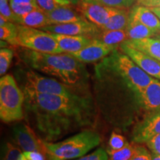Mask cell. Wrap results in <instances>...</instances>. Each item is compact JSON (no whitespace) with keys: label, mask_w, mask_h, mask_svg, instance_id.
Returning a JSON list of instances; mask_svg holds the SVG:
<instances>
[{"label":"cell","mask_w":160,"mask_h":160,"mask_svg":"<svg viewBox=\"0 0 160 160\" xmlns=\"http://www.w3.org/2000/svg\"><path fill=\"white\" fill-rule=\"evenodd\" d=\"M18 25L0 15V39L13 45L18 36Z\"/></svg>","instance_id":"cell-23"},{"label":"cell","mask_w":160,"mask_h":160,"mask_svg":"<svg viewBox=\"0 0 160 160\" xmlns=\"http://www.w3.org/2000/svg\"><path fill=\"white\" fill-rule=\"evenodd\" d=\"M13 57V52L11 49L2 48L0 50V75L3 77L8 70Z\"/></svg>","instance_id":"cell-28"},{"label":"cell","mask_w":160,"mask_h":160,"mask_svg":"<svg viewBox=\"0 0 160 160\" xmlns=\"http://www.w3.org/2000/svg\"><path fill=\"white\" fill-rule=\"evenodd\" d=\"M77 6L80 14L99 28L105 25L118 10L85 1H81Z\"/></svg>","instance_id":"cell-10"},{"label":"cell","mask_w":160,"mask_h":160,"mask_svg":"<svg viewBox=\"0 0 160 160\" xmlns=\"http://www.w3.org/2000/svg\"><path fill=\"white\" fill-rule=\"evenodd\" d=\"M43 153L39 151H25L19 156V160H45Z\"/></svg>","instance_id":"cell-34"},{"label":"cell","mask_w":160,"mask_h":160,"mask_svg":"<svg viewBox=\"0 0 160 160\" xmlns=\"http://www.w3.org/2000/svg\"><path fill=\"white\" fill-rule=\"evenodd\" d=\"M109 56L118 71L125 78L138 94L139 101L140 93L151 82L153 78L140 68L125 53H121L116 49Z\"/></svg>","instance_id":"cell-7"},{"label":"cell","mask_w":160,"mask_h":160,"mask_svg":"<svg viewBox=\"0 0 160 160\" xmlns=\"http://www.w3.org/2000/svg\"><path fill=\"white\" fill-rule=\"evenodd\" d=\"M130 13L126 9H118L110 18L105 25L99 28L100 31H119L125 30L129 22Z\"/></svg>","instance_id":"cell-21"},{"label":"cell","mask_w":160,"mask_h":160,"mask_svg":"<svg viewBox=\"0 0 160 160\" xmlns=\"http://www.w3.org/2000/svg\"><path fill=\"white\" fill-rule=\"evenodd\" d=\"M48 160H71L82 157L97 147L101 137L91 129L76 133L62 141L48 142L42 140Z\"/></svg>","instance_id":"cell-3"},{"label":"cell","mask_w":160,"mask_h":160,"mask_svg":"<svg viewBox=\"0 0 160 160\" xmlns=\"http://www.w3.org/2000/svg\"><path fill=\"white\" fill-rule=\"evenodd\" d=\"M120 48L141 69L151 77L160 80V62L143 52L121 44Z\"/></svg>","instance_id":"cell-13"},{"label":"cell","mask_w":160,"mask_h":160,"mask_svg":"<svg viewBox=\"0 0 160 160\" xmlns=\"http://www.w3.org/2000/svg\"><path fill=\"white\" fill-rule=\"evenodd\" d=\"M122 44L140 51L160 62V39L157 37L142 39H128Z\"/></svg>","instance_id":"cell-17"},{"label":"cell","mask_w":160,"mask_h":160,"mask_svg":"<svg viewBox=\"0 0 160 160\" xmlns=\"http://www.w3.org/2000/svg\"><path fill=\"white\" fill-rule=\"evenodd\" d=\"M137 2L147 8H160V0H138Z\"/></svg>","instance_id":"cell-36"},{"label":"cell","mask_w":160,"mask_h":160,"mask_svg":"<svg viewBox=\"0 0 160 160\" xmlns=\"http://www.w3.org/2000/svg\"><path fill=\"white\" fill-rule=\"evenodd\" d=\"M128 39L136 40L157 37V32L146 27L130 13L129 22L125 29Z\"/></svg>","instance_id":"cell-19"},{"label":"cell","mask_w":160,"mask_h":160,"mask_svg":"<svg viewBox=\"0 0 160 160\" xmlns=\"http://www.w3.org/2000/svg\"><path fill=\"white\" fill-rule=\"evenodd\" d=\"M12 10L17 16H23L32 12L40 8L37 3H22V4H11Z\"/></svg>","instance_id":"cell-30"},{"label":"cell","mask_w":160,"mask_h":160,"mask_svg":"<svg viewBox=\"0 0 160 160\" xmlns=\"http://www.w3.org/2000/svg\"><path fill=\"white\" fill-rule=\"evenodd\" d=\"M158 134H160V110L151 112L143 121L136 126L131 139L133 142L146 143Z\"/></svg>","instance_id":"cell-12"},{"label":"cell","mask_w":160,"mask_h":160,"mask_svg":"<svg viewBox=\"0 0 160 160\" xmlns=\"http://www.w3.org/2000/svg\"><path fill=\"white\" fill-rule=\"evenodd\" d=\"M11 4H22V3H37L36 0H10Z\"/></svg>","instance_id":"cell-37"},{"label":"cell","mask_w":160,"mask_h":160,"mask_svg":"<svg viewBox=\"0 0 160 160\" xmlns=\"http://www.w3.org/2000/svg\"><path fill=\"white\" fill-rule=\"evenodd\" d=\"M17 25L41 29L45 26L49 25V23L46 12L39 8L30 12L25 15L20 17L19 16Z\"/></svg>","instance_id":"cell-20"},{"label":"cell","mask_w":160,"mask_h":160,"mask_svg":"<svg viewBox=\"0 0 160 160\" xmlns=\"http://www.w3.org/2000/svg\"><path fill=\"white\" fill-rule=\"evenodd\" d=\"M18 36L13 45L40 53H62L54 38L41 29L18 25Z\"/></svg>","instance_id":"cell-6"},{"label":"cell","mask_w":160,"mask_h":160,"mask_svg":"<svg viewBox=\"0 0 160 160\" xmlns=\"http://www.w3.org/2000/svg\"><path fill=\"white\" fill-rule=\"evenodd\" d=\"M94 39H99L108 45H121L128 39L125 30L119 31H100Z\"/></svg>","instance_id":"cell-22"},{"label":"cell","mask_w":160,"mask_h":160,"mask_svg":"<svg viewBox=\"0 0 160 160\" xmlns=\"http://www.w3.org/2000/svg\"><path fill=\"white\" fill-rule=\"evenodd\" d=\"M130 13L146 27L149 28L159 34L160 20L149 8L142 5L136 6L132 9Z\"/></svg>","instance_id":"cell-18"},{"label":"cell","mask_w":160,"mask_h":160,"mask_svg":"<svg viewBox=\"0 0 160 160\" xmlns=\"http://www.w3.org/2000/svg\"><path fill=\"white\" fill-rule=\"evenodd\" d=\"M156 37L158 38V39H160V33H159V34H158Z\"/></svg>","instance_id":"cell-41"},{"label":"cell","mask_w":160,"mask_h":160,"mask_svg":"<svg viewBox=\"0 0 160 160\" xmlns=\"http://www.w3.org/2000/svg\"><path fill=\"white\" fill-rule=\"evenodd\" d=\"M20 57L28 67L36 71L79 91L86 89L88 73L84 63L71 54H52L26 49L21 52Z\"/></svg>","instance_id":"cell-2"},{"label":"cell","mask_w":160,"mask_h":160,"mask_svg":"<svg viewBox=\"0 0 160 160\" xmlns=\"http://www.w3.org/2000/svg\"><path fill=\"white\" fill-rule=\"evenodd\" d=\"M71 160H109V156L108 152L102 148L97 149L89 154Z\"/></svg>","instance_id":"cell-32"},{"label":"cell","mask_w":160,"mask_h":160,"mask_svg":"<svg viewBox=\"0 0 160 160\" xmlns=\"http://www.w3.org/2000/svg\"><path fill=\"white\" fill-rule=\"evenodd\" d=\"M21 153L19 147L10 142H5L2 147L1 160H19Z\"/></svg>","instance_id":"cell-26"},{"label":"cell","mask_w":160,"mask_h":160,"mask_svg":"<svg viewBox=\"0 0 160 160\" xmlns=\"http://www.w3.org/2000/svg\"><path fill=\"white\" fill-rule=\"evenodd\" d=\"M139 105L148 111L160 110V80L153 78L139 96Z\"/></svg>","instance_id":"cell-14"},{"label":"cell","mask_w":160,"mask_h":160,"mask_svg":"<svg viewBox=\"0 0 160 160\" xmlns=\"http://www.w3.org/2000/svg\"><path fill=\"white\" fill-rule=\"evenodd\" d=\"M15 143L23 152L39 151L45 153L42 140L39 139L28 125L18 123L12 129Z\"/></svg>","instance_id":"cell-9"},{"label":"cell","mask_w":160,"mask_h":160,"mask_svg":"<svg viewBox=\"0 0 160 160\" xmlns=\"http://www.w3.org/2000/svg\"><path fill=\"white\" fill-rule=\"evenodd\" d=\"M0 15L11 22L17 24L19 16L13 11L10 5V2L7 0H0Z\"/></svg>","instance_id":"cell-29"},{"label":"cell","mask_w":160,"mask_h":160,"mask_svg":"<svg viewBox=\"0 0 160 160\" xmlns=\"http://www.w3.org/2000/svg\"><path fill=\"white\" fill-rule=\"evenodd\" d=\"M82 1L93 2L105 7L118 9H127L138 0H82Z\"/></svg>","instance_id":"cell-25"},{"label":"cell","mask_w":160,"mask_h":160,"mask_svg":"<svg viewBox=\"0 0 160 160\" xmlns=\"http://www.w3.org/2000/svg\"><path fill=\"white\" fill-rule=\"evenodd\" d=\"M68 1H69L71 3V5H79V2L82 1V0H68Z\"/></svg>","instance_id":"cell-39"},{"label":"cell","mask_w":160,"mask_h":160,"mask_svg":"<svg viewBox=\"0 0 160 160\" xmlns=\"http://www.w3.org/2000/svg\"><path fill=\"white\" fill-rule=\"evenodd\" d=\"M41 30L51 33L69 36H85L89 37H92L93 39L100 32L97 26L90 22L87 19L62 25H48L41 28Z\"/></svg>","instance_id":"cell-8"},{"label":"cell","mask_w":160,"mask_h":160,"mask_svg":"<svg viewBox=\"0 0 160 160\" xmlns=\"http://www.w3.org/2000/svg\"><path fill=\"white\" fill-rule=\"evenodd\" d=\"M152 160H160V155L156 154V153H152Z\"/></svg>","instance_id":"cell-40"},{"label":"cell","mask_w":160,"mask_h":160,"mask_svg":"<svg viewBox=\"0 0 160 160\" xmlns=\"http://www.w3.org/2000/svg\"><path fill=\"white\" fill-rule=\"evenodd\" d=\"M15 79L24 93L29 94H54L74 96L86 93L65 85L51 77H45L31 68H18L15 70Z\"/></svg>","instance_id":"cell-4"},{"label":"cell","mask_w":160,"mask_h":160,"mask_svg":"<svg viewBox=\"0 0 160 160\" xmlns=\"http://www.w3.org/2000/svg\"><path fill=\"white\" fill-rule=\"evenodd\" d=\"M149 8L157 16V17L160 20V8Z\"/></svg>","instance_id":"cell-38"},{"label":"cell","mask_w":160,"mask_h":160,"mask_svg":"<svg viewBox=\"0 0 160 160\" xmlns=\"http://www.w3.org/2000/svg\"><path fill=\"white\" fill-rule=\"evenodd\" d=\"M51 35L57 41L62 53L68 54L81 51L93 40V38L85 36L61 35L57 33H51Z\"/></svg>","instance_id":"cell-15"},{"label":"cell","mask_w":160,"mask_h":160,"mask_svg":"<svg viewBox=\"0 0 160 160\" xmlns=\"http://www.w3.org/2000/svg\"><path fill=\"white\" fill-rule=\"evenodd\" d=\"M24 109L42 140H59L79 130L93 128L97 111L93 97L88 93L74 96L25 95Z\"/></svg>","instance_id":"cell-1"},{"label":"cell","mask_w":160,"mask_h":160,"mask_svg":"<svg viewBox=\"0 0 160 160\" xmlns=\"http://www.w3.org/2000/svg\"><path fill=\"white\" fill-rule=\"evenodd\" d=\"M49 25H62L85 19L82 16L73 11L71 6L59 8L46 13Z\"/></svg>","instance_id":"cell-16"},{"label":"cell","mask_w":160,"mask_h":160,"mask_svg":"<svg viewBox=\"0 0 160 160\" xmlns=\"http://www.w3.org/2000/svg\"><path fill=\"white\" fill-rule=\"evenodd\" d=\"M137 146L128 144L125 147L119 150H111L108 149V154L110 159L109 160H129L133 157L136 151Z\"/></svg>","instance_id":"cell-24"},{"label":"cell","mask_w":160,"mask_h":160,"mask_svg":"<svg viewBox=\"0 0 160 160\" xmlns=\"http://www.w3.org/2000/svg\"><path fill=\"white\" fill-rule=\"evenodd\" d=\"M116 49L115 46L108 45L99 39H93L91 42L83 49L71 55L82 63H92L102 61Z\"/></svg>","instance_id":"cell-11"},{"label":"cell","mask_w":160,"mask_h":160,"mask_svg":"<svg viewBox=\"0 0 160 160\" xmlns=\"http://www.w3.org/2000/svg\"><path fill=\"white\" fill-rule=\"evenodd\" d=\"M148 147L153 153L160 155V134H158L147 142Z\"/></svg>","instance_id":"cell-35"},{"label":"cell","mask_w":160,"mask_h":160,"mask_svg":"<svg viewBox=\"0 0 160 160\" xmlns=\"http://www.w3.org/2000/svg\"><path fill=\"white\" fill-rule=\"evenodd\" d=\"M129 160H152V156L144 147L137 146L134 154Z\"/></svg>","instance_id":"cell-33"},{"label":"cell","mask_w":160,"mask_h":160,"mask_svg":"<svg viewBox=\"0 0 160 160\" xmlns=\"http://www.w3.org/2000/svg\"><path fill=\"white\" fill-rule=\"evenodd\" d=\"M39 7L45 12H51L59 8L71 6L68 0H36Z\"/></svg>","instance_id":"cell-27"},{"label":"cell","mask_w":160,"mask_h":160,"mask_svg":"<svg viewBox=\"0 0 160 160\" xmlns=\"http://www.w3.org/2000/svg\"><path fill=\"white\" fill-rule=\"evenodd\" d=\"M7 1H8V2H9V1H10V0H7Z\"/></svg>","instance_id":"cell-42"},{"label":"cell","mask_w":160,"mask_h":160,"mask_svg":"<svg viewBox=\"0 0 160 160\" xmlns=\"http://www.w3.org/2000/svg\"><path fill=\"white\" fill-rule=\"evenodd\" d=\"M25 95L13 76L0 79V118L6 123L19 121L24 117Z\"/></svg>","instance_id":"cell-5"},{"label":"cell","mask_w":160,"mask_h":160,"mask_svg":"<svg viewBox=\"0 0 160 160\" xmlns=\"http://www.w3.org/2000/svg\"><path fill=\"white\" fill-rule=\"evenodd\" d=\"M128 142L123 136H122L117 132H112L108 141V149L119 150L127 145Z\"/></svg>","instance_id":"cell-31"}]
</instances>
